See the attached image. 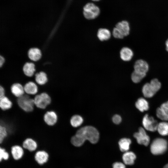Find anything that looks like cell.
I'll return each mask as SVG.
<instances>
[{
    "label": "cell",
    "instance_id": "1",
    "mask_svg": "<svg viewBox=\"0 0 168 168\" xmlns=\"http://www.w3.org/2000/svg\"><path fill=\"white\" fill-rule=\"evenodd\" d=\"M99 138V133L96 128L91 126H86L78 130L76 134L71 138V142L74 146L79 147L86 140L95 144L98 142Z\"/></svg>",
    "mask_w": 168,
    "mask_h": 168
},
{
    "label": "cell",
    "instance_id": "2",
    "mask_svg": "<svg viewBox=\"0 0 168 168\" xmlns=\"http://www.w3.org/2000/svg\"><path fill=\"white\" fill-rule=\"evenodd\" d=\"M130 31V26L129 22L124 20L117 23L113 30L112 34L114 38L122 39L128 36Z\"/></svg>",
    "mask_w": 168,
    "mask_h": 168
},
{
    "label": "cell",
    "instance_id": "3",
    "mask_svg": "<svg viewBox=\"0 0 168 168\" xmlns=\"http://www.w3.org/2000/svg\"><path fill=\"white\" fill-rule=\"evenodd\" d=\"M167 146V141L165 139L161 138H156L151 145V152L153 155L162 154L166 151Z\"/></svg>",
    "mask_w": 168,
    "mask_h": 168
},
{
    "label": "cell",
    "instance_id": "4",
    "mask_svg": "<svg viewBox=\"0 0 168 168\" xmlns=\"http://www.w3.org/2000/svg\"><path fill=\"white\" fill-rule=\"evenodd\" d=\"M17 102L18 106L24 111L30 112L33 111L35 105L34 99L26 95L18 98Z\"/></svg>",
    "mask_w": 168,
    "mask_h": 168
},
{
    "label": "cell",
    "instance_id": "5",
    "mask_svg": "<svg viewBox=\"0 0 168 168\" xmlns=\"http://www.w3.org/2000/svg\"><path fill=\"white\" fill-rule=\"evenodd\" d=\"M100 13L99 8L92 3H87L83 7V15L86 19L91 20L95 19Z\"/></svg>",
    "mask_w": 168,
    "mask_h": 168
},
{
    "label": "cell",
    "instance_id": "6",
    "mask_svg": "<svg viewBox=\"0 0 168 168\" xmlns=\"http://www.w3.org/2000/svg\"><path fill=\"white\" fill-rule=\"evenodd\" d=\"M35 105L38 108L44 109L51 102L49 96L45 92L36 95L34 99Z\"/></svg>",
    "mask_w": 168,
    "mask_h": 168
},
{
    "label": "cell",
    "instance_id": "7",
    "mask_svg": "<svg viewBox=\"0 0 168 168\" xmlns=\"http://www.w3.org/2000/svg\"><path fill=\"white\" fill-rule=\"evenodd\" d=\"M142 124L146 130L154 132L157 130L158 123L152 117L149 116L148 114H146L143 118Z\"/></svg>",
    "mask_w": 168,
    "mask_h": 168
},
{
    "label": "cell",
    "instance_id": "8",
    "mask_svg": "<svg viewBox=\"0 0 168 168\" xmlns=\"http://www.w3.org/2000/svg\"><path fill=\"white\" fill-rule=\"evenodd\" d=\"M133 136L140 144L147 146L150 142L149 136L147 134L145 129L142 127L139 128L138 132L135 133Z\"/></svg>",
    "mask_w": 168,
    "mask_h": 168
},
{
    "label": "cell",
    "instance_id": "9",
    "mask_svg": "<svg viewBox=\"0 0 168 168\" xmlns=\"http://www.w3.org/2000/svg\"><path fill=\"white\" fill-rule=\"evenodd\" d=\"M149 68V65L148 63L142 59L136 61L133 65L134 71L142 74H147Z\"/></svg>",
    "mask_w": 168,
    "mask_h": 168
},
{
    "label": "cell",
    "instance_id": "10",
    "mask_svg": "<svg viewBox=\"0 0 168 168\" xmlns=\"http://www.w3.org/2000/svg\"><path fill=\"white\" fill-rule=\"evenodd\" d=\"M134 56L132 49L127 46L122 47L120 51V57L124 62H128L132 60Z\"/></svg>",
    "mask_w": 168,
    "mask_h": 168
},
{
    "label": "cell",
    "instance_id": "11",
    "mask_svg": "<svg viewBox=\"0 0 168 168\" xmlns=\"http://www.w3.org/2000/svg\"><path fill=\"white\" fill-rule=\"evenodd\" d=\"M44 120L48 125L53 126L57 122L58 116L55 112L53 111H48L44 114Z\"/></svg>",
    "mask_w": 168,
    "mask_h": 168
},
{
    "label": "cell",
    "instance_id": "12",
    "mask_svg": "<svg viewBox=\"0 0 168 168\" xmlns=\"http://www.w3.org/2000/svg\"><path fill=\"white\" fill-rule=\"evenodd\" d=\"M49 157V154L46 152L44 151H39L35 154V159L38 164L42 165L48 161Z\"/></svg>",
    "mask_w": 168,
    "mask_h": 168
},
{
    "label": "cell",
    "instance_id": "13",
    "mask_svg": "<svg viewBox=\"0 0 168 168\" xmlns=\"http://www.w3.org/2000/svg\"><path fill=\"white\" fill-rule=\"evenodd\" d=\"M12 93L18 98L24 95L25 91L24 86L19 83H15L11 87Z\"/></svg>",
    "mask_w": 168,
    "mask_h": 168
},
{
    "label": "cell",
    "instance_id": "14",
    "mask_svg": "<svg viewBox=\"0 0 168 168\" xmlns=\"http://www.w3.org/2000/svg\"><path fill=\"white\" fill-rule=\"evenodd\" d=\"M29 58L32 61H36L40 59L42 56L40 50L37 48L30 49L28 52Z\"/></svg>",
    "mask_w": 168,
    "mask_h": 168
},
{
    "label": "cell",
    "instance_id": "15",
    "mask_svg": "<svg viewBox=\"0 0 168 168\" xmlns=\"http://www.w3.org/2000/svg\"><path fill=\"white\" fill-rule=\"evenodd\" d=\"M11 152L14 159L18 160L23 156L24 152L23 148L18 145H14L11 147Z\"/></svg>",
    "mask_w": 168,
    "mask_h": 168
},
{
    "label": "cell",
    "instance_id": "16",
    "mask_svg": "<svg viewBox=\"0 0 168 168\" xmlns=\"http://www.w3.org/2000/svg\"><path fill=\"white\" fill-rule=\"evenodd\" d=\"M136 158L135 154L133 152L127 151L123 154L122 159L124 164L126 165H131L134 163Z\"/></svg>",
    "mask_w": 168,
    "mask_h": 168
},
{
    "label": "cell",
    "instance_id": "17",
    "mask_svg": "<svg viewBox=\"0 0 168 168\" xmlns=\"http://www.w3.org/2000/svg\"><path fill=\"white\" fill-rule=\"evenodd\" d=\"M25 92L29 95H35L38 91V87L36 84L31 81L26 83L24 86Z\"/></svg>",
    "mask_w": 168,
    "mask_h": 168
},
{
    "label": "cell",
    "instance_id": "18",
    "mask_svg": "<svg viewBox=\"0 0 168 168\" xmlns=\"http://www.w3.org/2000/svg\"><path fill=\"white\" fill-rule=\"evenodd\" d=\"M35 71V65L31 62H26L23 67V71L27 76L31 77L33 76Z\"/></svg>",
    "mask_w": 168,
    "mask_h": 168
},
{
    "label": "cell",
    "instance_id": "19",
    "mask_svg": "<svg viewBox=\"0 0 168 168\" xmlns=\"http://www.w3.org/2000/svg\"><path fill=\"white\" fill-rule=\"evenodd\" d=\"M22 146L23 148L30 152L35 151L37 147L36 142L33 139L30 138H27L24 141Z\"/></svg>",
    "mask_w": 168,
    "mask_h": 168
},
{
    "label": "cell",
    "instance_id": "20",
    "mask_svg": "<svg viewBox=\"0 0 168 168\" xmlns=\"http://www.w3.org/2000/svg\"><path fill=\"white\" fill-rule=\"evenodd\" d=\"M111 34L110 31L105 28H100L97 33V36L101 41L107 40L110 39Z\"/></svg>",
    "mask_w": 168,
    "mask_h": 168
},
{
    "label": "cell",
    "instance_id": "21",
    "mask_svg": "<svg viewBox=\"0 0 168 168\" xmlns=\"http://www.w3.org/2000/svg\"><path fill=\"white\" fill-rule=\"evenodd\" d=\"M135 106L140 111L143 112L147 110L149 105L147 100L143 98H139L135 103Z\"/></svg>",
    "mask_w": 168,
    "mask_h": 168
},
{
    "label": "cell",
    "instance_id": "22",
    "mask_svg": "<svg viewBox=\"0 0 168 168\" xmlns=\"http://www.w3.org/2000/svg\"><path fill=\"white\" fill-rule=\"evenodd\" d=\"M142 92L144 96L147 98L152 97L156 93L149 82H146L143 85L142 88Z\"/></svg>",
    "mask_w": 168,
    "mask_h": 168
},
{
    "label": "cell",
    "instance_id": "23",
    "mask_svg": "<svg viewBox=\"0 0 168 168\" xmlns=\"http://www.w3.org/2000/svg\"><path fill=\"white\" fill-rule=\"evenodd\" d=\"M131 143V140L129 138H124L121 139L118 142L120 150L124 152L128 151Z\"/></svg>",
    "mask_w": 168,
    "mask_h": 168
},
{
    "label": "cell",
    "instance_id": "24",
    "mask_svg": "<svg viewBox=\"0 0 168 168\" xmlns=\"http://www.w3.org/2000/svg\"><path fill=\"white\" fill-rule=\"evenodd\" d=\"M35 79L36 83L41 85H44L48 81L47 75L43 71L36 73L35 74Z\"/></svg>",
    "mask_w": 168,
    "mask_h": 168
},
{
    "label": "cell",
    "instance_id": "25",
    "mask_svg": "<svg viewBox=\"0 0 168 168\" xmlns=\"http://www.w3.org/2000/svg\"><path fill=\"white\" fill-rule=\"evenodd\" d=\"M12 104L9 99L6 96L0 98V107L3 110L10 109L12 107Z\"/></svg>",
    "mask_w": 168,
    "mask_h": 168
},
{
    "label": "cell",
    "instance_id": "26",
    "mask_svg": "<svg viewBox=\"0 0 168 168\" xmlns=\"http://www.w3.org/2000/svg\"><path fill=\"white\" fill-rule=\"evenodd\" d=\"M147 74L139 73L133 71L130 77L133 83H138L145 78Z\"/></svg>",
    "mask_w": 168,
    "mask_h": 168
},
{
    "label": "cell",
    "instance_id": "27",
    "mask_svg": "<svg viewBox=\"0 0 168 168\" xmlns=\"http://www.w3.org/2000/svg\"><path fill=\"white\" fill-rule=\"evenodd\" d=\"M157 130L161 135H168V123L162 122L158 123Z\"/></svg>",
    "mask_w": 168,
    "mask_h": 168
},
{
    "label": "cell",
    "instance_id": "28",
    "mask_svg": "<svg viewBox=\"0 0 168 168\" xmlns=\"http://www.w3.org/2000/svg\"><path fill=\"white\" fill-rule=\"evenodd\" d=\"M83 119L82 117L79 115H74L72 116L70 119V124L74 127H77L83 123Z\"/></svg>",
    "mask_w": 168,
    "mask_h": 168
},
{
    "label": "cell",
    "instance_id": "29",
    "mask_svg": "<svg viewBox=\"0 0 168 168\" xmlns=\"http://www.w3.org/2000/svg\"><path fill=\"white\" fill-rule=\"evenodd\" d=\"M156 115L158 118L162 120H168V112L165 111L160 107L156 109Z\"/></svg>",
    "mask_w": 168,
    "mask_h": 168
},
{
    "label": "cell",
    "instance_id": "30",
    "mask_svg": "<svg viewBox=\"0 0 168 168\" xmlns=\"http://www.w3.org/2000/svg\"><path fill=\"white\" fill-rule=\"evenodd\" d=\"M149 83L156 93L161 88V83L156 78H154L151 79Z\"/></svg>",
    "mask_w": 168,
    "mask_h": 168
},
{
    "label": "cell",
    "instance_id": "31",
    "mask_svg": "<svg viewBox=\"0 0 168 168\" xmlns=\"http://www.w3.org/2000/svg\"><path fill=\"white\" fill-rule=\"evenodd\" d=\"M7 135V130L6 127L2 125L0 126V143H2Z\"/></svg>",
    "mask_w": 168,
    "mask_h": 168
},
{
    "label": "cell",
    "instance_id": "32",
    "mask_svg": "<svg viewBox=\"0 0 168 168\" xmlns=\"http://www.w3.org/2000/svg\"><path fill=\"white\" fill-rule=\"evenodd\" d=\"M9 157L8 153L6 151L5 149L3 148H0V161H2V159L7 160Z\"/></svg>",
    "mask_w": 168,
    "mask_h": 168
},
{
    "label": "cell",
    "instance_id": "33",
    "mask_svg": "<svg viewBox=\"0 0 168 168\" xmlns=\"http://www.w3.org/2000/svg\"><path fill=\"white\" fill-rule=\"evenodd\" d=\"M112 120L114 123L116 124H119L121 122L122 119L120 115L115 114L113 117Z\"/></svg>",
    "mask_w": 168,
    "mask_h": 168
},
{
    "label": "cell",
    "instance_id": "34",
    "mask_svg": "<svg viewBox=\"0 0 168 168\" xmlns=\"http://www.w3.org/2000/svg\"><path fill=\"white\" fill-rule=\"evenodd\" d=\"M113 168H126L125 165L122 162H116L113 163Z\"/></svg>",
    "mask_w": 168,
    "mask_h": 168
},
{
    "label": "cell",
    "instance_id": "35",
    "mask_svg": "<svg viewBox=\"0 0 168 168\" xmlns=\"http://www.w3.org/2000/svg\"><path fill=\"white\" fill-rule=\"evenodd\" d=\"M160 107L165 111L168 112V101L163 103L161 105Z\"/></svg>",
    "mask_w": 168,
    "mask_h": 168
},
{
    "label": "cell",
    "instance_id": "36",
    "mask_svg": "<svg viewBox=\"0 0 168 168\" xmlns=\"http://www.w3.org/2000/svg\"><path fill=\"white\" fill-rule=\"evenodd\" d=\"M5 90L3 86H0V98L5 96Z\"/></svg>",
    "mask_w": 168,
    "mask_h": 168
},
{
    "label": "cell",
    "instance_id": "37",
    "mask_svg": "<svg viewBox=\"0 0 168 168\" xmlns=\"http://www.w3.org/2000/svg\"><path fill=\"white\" fill-rule=\"evenodd\" d=\"M5 59L3 57L2 55L0 56V67H2L5 63Z\"/></svg>",
    "mask_w": 168,
    "mask_h": 168
},
{
    "label": "cell",
    "instance_id": "38",
    "mask_svg": "<svg viewBox=\"0 0 168 168\" xmlns=\"http://www.w3.org/2000/svg\"><path fill=\"white\" fill-rule=\"evenodd\" d=\"M165 44L166 50L168 52V39L166 40Z\"/></svg>",
    "mask_w": 168,
    "mask_h": 168
},
{
    "label": "cell",
    "instance_id": "39",
    "mask_svg": "<svg viewBox=\"0 0 168 168\" xmlns=\"http://www.w3.org/2000/svg\"><path fill=\"white\" fill-rule=\"evenodd\" d=\"M163 168H168V163Z\"/></svg>",
    "mask_w": 168,
    "mask_h": 168
},
{
    "label": "cell",
    "instance_id": "40",
    "mask_svg": "<svg viewBox=\"0 0 168 168\" xmlns=\"http://www.w3.org/2000/svg\"><path fill=\"white\" fill-rule=\"evenodd\" d=\"M92 1H99L100 0H92Z\"/></svg>",
    "mask_w": 168,
    "mask_h": 168
}]
</instances>
